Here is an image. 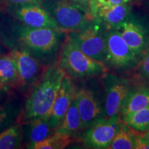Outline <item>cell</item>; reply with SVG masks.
Listing matches in <instances>:
<instances>
[{
    "mask_svg": "<svg viewBox=\"0 0 149 149\" xmlns=\"http://www.w3.org/2000/svg\"><path fill=\"white\" fill-rule=\"evenodd\" d=\"M75 102L84 130L102 117L101 106L90 89L81 88L76 91Z\"/></svg>",
    "mask_w": 149,
    "mask_h": 149,
    "instance_id": "cell-14",
    "label": "cell"
},
{
    "mask_svg": "<svg viewBox=\"0 0 149 149\" xmlns=\"http://www.w3.org/2000/svg\"><path fill=\"white\" fill-rule=\"evenodd\" d=\"M106 86L104 111L106 117L109 118L120 117L121 108L128 94L131 90L127 79L117 77L112 74L105 73Z\"/></svg>",
    "mask_w": 149,
    "mask_h": 149,
    "instance_id": "cell-10",
    "label": "cell"
},
{
    "mask_svg": "<svg viewBox=\"0 0 149 149\" xmlns=\"http://www.w3.org/2000/svg\"><path fill=\"white\" fill-rule=\"evenodd\" d=\"M141 136L144 138L146 141H148L149 143V130H147L146 132H144V133H141Z\"/></svg>",
    "mask_w": 149,
    "mask_h": 149,
    "instance_id": "cell-29",
    "label": "cell"
},
{
    "mask_svg": "<svg viewBox=\"0 0 149 149\" xmlns=\"http://www.w3.org/2000/svg\"><path fill=\"white\" fill-rule=\"evenodd\" d=\"M149 107V86H139L131 89L121 108V117Z\"/></svg>",
    "mask_w": 149,
    "mask_h": 149,
    "instance_id": "cell-16",
    "label": "cell"
},
{
    "mask_svg": "<svg viewBox=\"0 0 149 149\" xmlns=\"http://www.w3.org/2000/svg\"><path fill=\"white\" fill-rule=\"evenodd\" d=\"M137 134L135 130L123 121H120L119 129L110 144L109 149H132L134 148Z\"/></svg>",
    "mask_w": 149,
    "mask_h": 149,
    "instance_id": "cell-21",
    "label": "cell"
},
{
    "mask_svg": "<svg viewBox=\"0 0 149 149\" xmlns=\"http://www.w3.org/2000/svg\"><path fill=\"white\" fill-rule=\"evenodd\" d=\"M116 29L136 55L142 59L149 51V33L146 27L131 13Z\"/></svg>",
    "mask_w": 149,
    "mask_h": 149,
    "instance_id": "cell-11",
    "label": "cell"
},
{
    "mask_svg": "<svg viewBox=\"0 0 149 149\" xmlns=\"http://www.w3.org/2000/svg\"><path fill=\"white\" fill-rule=\"evenodd\" d=\"M120 121V117H102L97 119L86 129L81 136L84 144L88 148H109L119 129Z\"/></svg>",
    "mask_w": 149,
    "mask_h": 149,
    "instance_id": "cell-9",
    "label": "cell"
},
{
    "mask_svg": "<svg viewBox=\"0 0 149 149\" xmlns=\"http://www.w3.org/2000/svg\"><path fill=\"white\" fill-rule=\"evenodd\" d=\"M15 61L18 72V88L29 90L36 84L48 66L24 50L12 49L10 52Z\"/></svg>",
    "mask_w": 149,
    "mask_h": 149,
    "instance_id": "cell-8",
    "label": "cell"
},
{
    "mask_svg": "<svg viewBox=\"0 0 149 149\" xmlns=\"http://www.w3.org/2000/svg\"><path fill=\"white\" fill-rule=\"evenodd\" d=\"M6 90H3V89H0V101L1 100V99L3 97V93H4V91Z\"/></svg>",
    "mask_w": 149,
    "mask_h": 149,
    "instance_id": "cell-30",
    "label": "cell"
},
{
    "mask_svg": "<svg viewBox=\"0 0 149 149\" xmlns=\"http://www.w3.org/2000/svg\"><path fill=\"white\" fill-rule=\"evenodd\" d=\"M58 63L65 74L75 79L105 74L108 69L104 63L95 60L84 53L68 37L61 48Z\"/></svg>",
    "mask_w": 149,
    "mask_h": 149,
    "instance_id": "cell-3",
    "label": "cell"
},
{
    "mask_svg": "<svg viewBox=\"0 0 149 149\" xmlns=\"http://www.w3.org/2000/svg\"><path fill=\"white\" fill-rule=\"evenodd\" d=\"M41 5L68 33L81 30L93 20L90 12L73 0H43Z\"/></svg>",
    "mask_w": 149,
    "mask_h": 149,
    "instance_id": "cell-4",
    "label": "cell"
},
{
    "mask_svg": "<svg viewBox=\"0 0 149 149\" xmlns=\"http://www.w3.org/2000/svg\"><path fill=\"white\" fill-rule=\"evenodd\" d=\"M71 140L72 137L68 134L55 132L44 140L35 144L32 149H63Z\"/></svg>",
    "mask_w": 149,
    "mask_h": 149,
    "instance_id": "cell-23",
    "label": "cell"
},
{
    "mask_svg": "<svg viewBox=\"0 0 149 149\" xmlns=\"http://www.w3.org/2000/svg\"><path fill=\"white\" fill-rule=\"evenodd\" d=\"M1 3H5L7 6L10 5H17V4H23V3H40L41 4L43 0H0Z\"/></svg>",
    "mask_w": 149,
    "mask_h": 149,
    "instance_id": "cell-25",
    "label": "cell"
},
{
    "mask_svg": "<svg viewBox=\"0 0 149 149\" xmlns=\"http://www.w3.org/2000/svg\"><path fill=\"white\" fill-rule=\"evenodd\" d=\"M83 130H84V128L74 100L55 132L68 134L72 137L78 135Z\"/></svg>",
    "mask_w": 149,
    "mask_h": 149,
    "instance_id": "cell-18",
    "label": "cell"
},
{
    "mask_svg": "<svg viewBox=\"0 0 149 149\" xmlns=\"http://www.w3.org/2000/svg\"><path fill=\"white\" fill-rule=\"evenodd\" d=\"M1 1H0V9H1Z\"/></svg>",
    "mask_w": 149,
    "mask_h": 149,
    "instance_id": "cell-32",
    "label": "cell"
},
{
    "mask_svg": "<svg viewBox=\"0 0 149 149\" xmlns=\"http://www.w3.org/2000/svg\"><path fill=\"white\" fill-rule=\"evenodd\" d=\"M134 148L135 149H149V143L140 135H137L135 138Z\"/></svg>",
    "mask_w": 149,
    "mask_h": 149,
    "instance_id": "cell-26",
    "label": "cell"
},
{
    "mask_svg": "<svg viewBox=\"0 0 149 149\" xmlns=\"http://www.w3.org/2000/svg\"><path fill=\"white\" fill-rule=\"evenodd\" d=\"M68 37L66 31L31 27L20 22L0 26V39L6 46L26 51L45 66L55 60Z\"/></svg>",
    "mask_w": 149,
    "mask_h": 149,
    "instance_id": "cell-1",
    "label": "cell"
},
{
    "mask_svg": "<svg viewBox=\"0 0 149 149\" xmlns=\"http://www.w3.org/2000/svg\"><path fill=\"white\" fill-rule=\"evenodd\" d=\"M23 140L27 148L32 149L35 144L40 142L55 132L51 127L48 117H40L21 123Z\"/></svg>",
    "mask_w": 149,
    "mask_h": 149,
    "instance_id": "cell-15",
    "label": "cell"
},
{
    "mask_svg": "<svg viewBox=\"0 0 149 149\" xmlns=\"http://www.w3.org/2000/svg\"><path fill=\"white\" fill-rule=\"evenodd\" d=\"M73 1H75L76 3H77L78 4L84 7L86 10H87L90 12V10H89V6H90V3L92 0H73Z\"/></svg>",
    "mask_w": 149,
    "mask_h": 149,
    "instance_id": "cell-28",
    "label": "cell"
},
{
    "mask_svg": "<svg viewBox=\"0 0 149 149\" xmlns=\"http://www.w3.org/2000/svg\"><path fill=\"white\" fill-rule=\"evenodd\" d=\"M76 91L71 78L65 74L48 117L50 126L53 130H56L60 125L66 112L75 100Z\"/></svg>",
    "mask_w": 149,
    "mask_h": 149,
    "instance_id": "cell-13",
    "label": "cell"
},
{
    "mask_svg": "<svg viewBox=\"0 0 149 149\" xmlns=\"http://www.w3.org/2000/svg\"><path fill=\"white\" fill-rule=\"evenodd\" d=\"M138 65L139 72L141 77L149 81V51L145 54Z\"/></svg>",
    "mask_w": 149,
    "mask_h": 149,
    "instance_id": "cell-24",
    "label": "cell"
},
{
    "mask_svg": "<svg viewBox=\"0 0 149 149\" xmlns=\"http://www.w3.org/2000/svg\"><path fill=\"white\" fill-rule=\"evenodd\" d=\"M141 59L123 40L116 29L107 31L104 64L117 71L132 70L138 66Z\"/></svg>",
    "mask_w": 149,
    "mask_h": 149,
    "instance_id": "cell-6",
    "label": "cell"
},
{
    "mask_svg": "<svg viewBox=\"0 0 149 149\" xmlns=\"http://www.w3.org/2000/svg\"><path fill=\"white\" fill-rule=\"evenodd\" d=\"M121 119L135 131L144 133L149 130V107L130 113Z\"/></svg>",
    "mask_w": 149,
    "mask_h": 149,
    "instance_id": "cell-22",
    "label": "cell"
},
{
    "mask_svg": "<svg viewBox=\"0 0 149 149\" xmlns=\"http://www.w3.org/2000/svg\"><path fill=\"white\" fill-rule=\"evenodd\" d=\"M7 10L15 19L29 26L63 31L40 3L7 6Z\"/></svg>",
    "mask_w": 149,
    "mask_h": 149,
    "instance_id": "cell-7",
    "label": "cell"
},
{
    "mask_svg": "<svg viewBox=\"0 0 149 149\" xmlns=\"http://www.w3.org/2000/svg\"><path fill=\"white\" fill-rule=\"evenodd\" d=\"M146 6L149 10V0H146Z\"/></svg>",
    "mask_w": 149,
    "mask_h": 149,
    "instance_id": "cell-31",
    "label": "cell"
},
{
    "mask_svg": "<svg viewBox=\"0 0 149 149\" xmlns=\"http://www.w3.org/2000/svg\"><path fill=\"white\" fill-rule=\"evenodd\" d=\"M100 3H110V4H122V3H131L136 0H94Z\"/></svg>",
    "mask_w": 149,
    "mask_h": 149,
    "instance_id": "cell-27",
    "label": "cell"
},
{
    "mask_svg": "<svg viewBox=\"0 0 149 149\" xmlns=\"http://www.w3.org/2000/svg\"><path fill=\"white\" fill-rule=\"evenodd\" d=\"M58 60L49 64L28 95L18 122L40 117H49L52 107L65 75Z\"/></svg>",
    "mask_w": 149,
    "mask_h": 149,
    "instance_id": "cell-2",
    "label": "cell"
},
{
    "mask_svg": "<svg viewBox=\"0 0 149 149\" xmlns=\"http://www.w3.org/2000/svg\"><path fill=\"white\" fill-rule=\"evenodd\" d=\"M131 3H100L92 0L89 10L92 18L104 25L107 30L117 29L131 13Z\"/></svg>",
    "mask_w": 149,
    "mask_h": 149,
    "instance_id": "cell-12",
    "label": "cell"
},
{
    "mask_svg": "<svg viewBox=\"0 0 149 149\" xmlns=\"http://www.w3.org/2000/svg\"><path fill=\"white\" fill-rule=\"evenodd\" d=\"M22 111L21 102L17 100L0 104V133L17 122Z\"/></svg>",
    "mask_w": 149,
    "mask_h": 149,
    "instance_id": "cell-19",
    "label": "cell"
},
{
    "mask_svg": "<svg viewBox=\"0 0 149 149\" xmlns=\"http://www.w3.org/2000/svg\"><path fill=\"white\" fill-rule=\"evenodd\" d=\"M22 140V125L17 122L0 133V149L19 148Z\"/></svg>",
    "mask_w": 149,
    "mask_h": 149,
    "instance_id": "cell-20",
    "label": "cell"
},
{
    "mask_svg": "<svg viewBox=\"0 0 149 149\" xmlns=\"http://www.w3.org/2000/svg\"><path fill=\"white\" fill-rule=\"evenodd\" d=\"M107 31L103 24L93 19L84 29L69 32L68 37L84 53L104 63Z\"/></svg>",
    "mask_w": 149,
    "mask_h": 149,
    "instance_id": "cell-5",
    "label": "cell"
},
{
    "mask_svg": "<svg viewBox=\"0 0 149 149\" xmlns=\"http://www.w3.org/2000/svg\"><path fill=\"white\" fill-rule=\"evenodd\" d=\"M18 87V72L15 61L10 53L0 55V89Z\"/></svg>",
    "mask_w": 149,
    "mask_h": 149,
    "instance_id": "cell-17",
    "label": "cell"
}]
</instances>
